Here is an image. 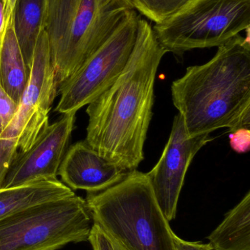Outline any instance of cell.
<instances>
[{"label":"cell","instance_id":"cell-1","mask_svg":"<svg viewBox=\"0 0 250 250\" xmlns=\"http://www.w3.org/2000/svg\"><path fill=\"white\" fill-rule=\"evenodd\" d=\"M166 53L151 23L139 18L136 42L126 67L87 108L85 141L125 171L136 170L144 160L156 77Z\"/></svg>","mask_w":250,"mask_h":250},{"label":"cell","instance_id":"cell-2","mask_svg":"<svg viewBox=\"0 0 250 250\" xmlns=\"http://www.w3.org/2000/svg\"><path fill=\"white\" fill-rule=\"evenodd\" d=\"M218 47L211 60L191 66L171 86L173 105L189 136L220 128H250V37Z\"/></svg>","mask_w":250,"mask_h":250},{"label":"cell","instance_id":"cell-3","mask_svg":"<svg viewBox=\"0 0 250 250\" xmlns=\"http://www.w3.org/2000/svg\"><path fill=\"white\" fill-rule=\"evenodd\" d=\"M92 223L128 250H176L174 232L154 196L146 173L129 171L120 182L88 193Z\"/></svg>","mask_w":250,"mask_h":250},{"label":"cell","instance_id":"cell-4","mask_svg":"<svg viewBox=\"0 0 250 250\" xmlns=\"http://www.w3.org/2000/svg\"><path fill=\"white\" fill-rule=\"evenodd\" d=\"M132 10L126 0H44V30L58 86Z\"/></svg>","mask_w":250,"mask_h":250},{"label":"cell","instance_id":"cell-5","mask_svg":"<svg viewBox=\"0 0 250 250\" xmlns=\"http://www.w3.org/2000/svg\"><path fill=\"white\" fill-rule=\"evenodd\" d=\"M92 224L78 195L37 204L0 220V250H57L88 242Z\"/></svg>","mask_w":250,"mask_h":250},{"label":"cell","instance_id":"cell-6","mask_svg":"<svg viewBox=\"0 0 250 250\" xmlns=\"http://www.w3.org/2000/svg\"><path fill=\"white\" fill-rule=\"evenodd\" d=\"M153 29L160 45L176 55L219 47L250 29V0H189Z\"/></svg>","mask_w":250,"mask_h":250},{"label":"cell","instance_id":"cell-7","mask_svg":"<svg viewBox=\"0 0 250 250\" xmlns=\"http://www.w3.org/2000/svg\"><path fill=\"white\" fill-rule=\"evenodd\" d=\"M57 90L58 84L44 30L35 47L27 85L13 119L0 135V177L6 174L18 153L28 151L48 124Z\"/></svg>","mask_w":250,"mask_h":250},{"label":"cell","instance_id":"cell-8","mask_svg":"<svg viewBox=\"0 0 250 250\" xmlns=\"http://www.w3.org/2000/svg\"><path fill=\"white\" fill-rule=\"evenodd\" d=\"M140 16L132 10L108 39L58 86L60 98L54 111L75 113L95 101L120 76L135 47Z\"/></svg>","mask_w":250,"mask_h":250},{"label":"cell","instance_id":"cell-9","mask_svg":"<svg viewBox=\"0 0 250 250\" xmlns=\"http://www.w3.org/2000/svg\"><path fill=\"white\" fill-rule=\"evenodd\" d=\"M212 140L208 133L189 136L182 116L175 117L162 154L146 173L159 207L169 222L176 218L179 196L192 160Z\"/></svg>","mask_w":250,"mask_h":250},{"label":"cell","instance_id":"cell-10","mask_svg":"<svg viewBox=\"0 0 250 250\" xmlns=\"http://www.w3.org/2000/svg\"><path fill=\"white\" fill-rule=\"evenodd\" d=\"M76 114H63L45 125L28 151L18 153L0 189L16 188L42 180L56 179L75 127Z\"/></svg>","mask_w":250,"mask_h":250},{"label":"cell","instance_id":"cell-11","mask_svg":"<svg viewBox=\"0 0 250 250\" xmlns=\"http://www.w3.org/2000/svg\"><path fill=\"white\" fill-rule=\"evenodd\" d=\"M127 173L82 141L67 150L58 175L62 182L73 191L97 193L120 182Z\"/></svg>","mask_w":250,"mask_h":250},{"label":"cell","instance_id":"cell-12","mask_svg":"<svg viewBox=\"0 0 250 250\" xmlns=\"http://www.w3.org/2000/svg\"><path fill=\"white\" fill-rule=\"evenodd\" d=\"M74 195L72 189L57 179L0 189V220L23 208Z\"/></svg>","mask_w":250,"mask_h":250},{"label":"cell","instance_id":"cell-13","mask_svg":"<svg viewBox=\"0 0 250 250\" xmlns=\"http://www.w3.org/2000/svg\"><path fill=\"white\" fill-rule=\"evenodd\" d=\"M29 73L15 35L13 16L0 50V86L17 104L27 85Z\"/></svg>","mask_w":250,"mask_h":250},{"label":"cell","instance_id":"cell-14","mask_svg":"<svg viewBox=\"0 0 250 250\" xmlns=\"http://www.w3.org/2000/svg\"><path fill=\"white\" fill-rule=\"evenodd\" d=\"M213 250H250V192L207 237Z\"/></svg>","mask_w":250,"mask_h":250},{"label":"cell","instance_id":"cell-15","mask_svg":"<svg viewBox=\"0 0 250 250\" xmlns=\"http://www.w3.org/2000/svg\"><path fill=\"white\" fill-rule=\"evenodd\" d=\"M13 28L25 64L30 72L35 47L44 30V0H17Z\"/></svg>","mask_w":250,"mask_h":250},{"label":"cell","instance_id":"cell-16","mask_svg":"<svg viewBox=\"0 0 250 250\" xmlns=\"http://www.w3.org/2000/svg\"><path fill=\"white\" fill-rule=\"evenodd\" d=\"M189 0H126L137 13L155 23L176 13Z\"/></svg>","mask_w":250,"mask_h":250},{"label":"cell","instance_id":"cell-17","mask_svg":"<svg viewBox=\"0 0 250 250\" xmlns=\"http://www.w3.org/2000/svg\"><path fill=\"white\" fill-rule=\"evenodd\" d=\"M88 242L91 243L92 250H128L94 223Z\"/></svg>","mask_w":250,"mask_h":250},{"label":"cell","instance_id":"cell-18","mask_svg":"<svg viewBox=\"0 0 250 250\" xmlns=\"http://www.w3.org/2000/svg\"><path fill=\"white\" fill-rule=\"evenodd\" d=\"M17 107L18 104L0 86V135L11 121Z\"/></svg>","mask_w":250,"mask_h":250},{"label":"cell","instance_id":"cell-19","mask_svg":"<svg viewBox=\"0 0 250 250\" xmlns=\"http://www.w3.org/2000/svg\"><path fill=\"white\" fill-rule=\"evenodd\" d=\"M230 144L232 149L239 154L248 152L250 148V128H240L230 132Z\"/></svg>","mask_w":250,"mask_h":250},{"label":"cell","instance_id":"cell-20","mask_svg":"<svg viewBox=\"0 0 250 250\" xmlns=\"http://www.w3.org/2000/svg\"><path fill=\"white\" fill-rule=\"evenodd\" d=\"M173 243L176 250H213L209 243L187 242L181 239L175 233L173 236Z\"/></svg>","mask_w":250,"mask_h":250},{"label":"cell","instance_id":"cell-21","mask_svg":"<svg viewBox=\"0 0 250 250\" xmlns=\"http://www.w3.org/2000/svg\"><path fill=\"white\" fill-rule=\"evenodd\" d=\"M7 26H8V22L6 16L5 3L4 0H0V50L4 42Z\"/></svg>","mask_w":250,"mask_h":250},{"label":"cell","instance_id":"cell-22","mask_svg":"<svg viewBox=\"0 0 250 250\" xmlns=\"http://www.w3.org/2000/svg\"><path fill=\"white\" fill-rule=\"evenodd\" d=\"M5 3L6 16H7V22H10L13 16L14 13L15 6H16L17 0H4Z\"/></svg>","mask_w":250,"mask_h":250}]
</instances>
